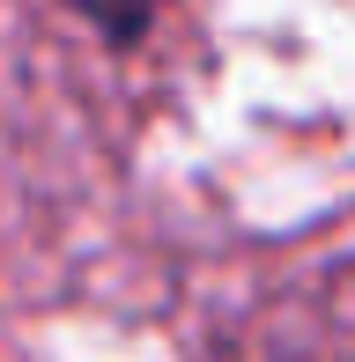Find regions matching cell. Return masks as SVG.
Returning a JSON list of instances; mask_svg holds the SVG:
<instances>
[{"mask_svg": "<svg viewBox=\"0 0 355 362\" xmlns=\"http://www.w3.org/2000/svg\"><path fill=\"white\" fill-rule=\"evenodd\" d=\"M74 8H82V15H89L96 30H104L111 45H134L141 30L156 23V0H74Z\"/></svg>", "mask_w": 355, "mask_h": 362, "instance_id": "6da1fadb", "label": "cell"}]
</instances>
